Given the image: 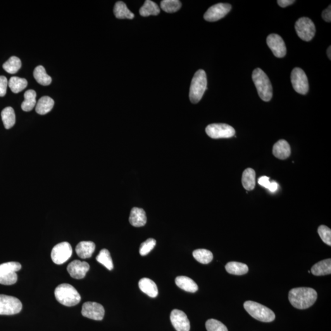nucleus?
Instances as JSON below:
<instances>
[{"mask_svg":"<svg viewBox=\"0 0 331 331\" xmlns=\"http://www.w3.org/2000/svg\"><path fill=\"white\" fill-rule=\"evenodd\" d=\"M317 292L311 288H296L290 290L288 299L297 309H307L312 306L317 299Z\"/></svg>","mask_w":331,"mask_h":331,"instance_id":"obj_1","label":"nucleus"},{"mask_svg":"<svg viewBox=\"0 0 331 331\" xmlns=\"http://www.w3.org/2000/svg\"><path fill=\"white\" fill-rule=\"evenodd\" d=\"M252 79L258 91L259 97L264 101L272 99L273 89L270 78L260 68H256L252 73Z\"/></svg>","mask_w":331,"mask_h":331,"instance_id":"obj_2","label":"nucleus"},{"mask_svg":"<svg viewBox=\"0 0 331 331\" xmlns=\"http://www.w3.org/2000/svg\"><path fill=\"white\" fill-rule=\"evenodd\" d=\"M55 296L57 301L67 307L75 306L79 303L81 300L76 288L68 283L58 285L55 290Z\"/></svg>","mask_w":331,"mask_h":331,"instance_id":"obj_3","label":"nucleus"},{"mask_svg":"<svg viewBox=\"0 0 331 331\" xmlns=\"http://www.w3.org/2000/svg\"><path fill=\"white\" fill-rule=\"evenodd\" d=\"M208 80L206 73L204 70H199L195 74L190 89V101L196 104L201 99L207 89Z\"/></svg>","mask_w":331,"mask_h":331,"instance_id":"obj_4","label":"nucleus"},{"mask_svg":"<svg viewBox=\"0 0 331 331\" xmlns=\"http://www.w3.org/2000/svg\"><path fill=\"white\" fill-rule=\"evenodd\" d=\"M244 307L250 315L261 322L270 323L275 320V315L272 310L258 302L248 301Z\"/></svg>","mask_w":331,"mask_h":331,"instance_id":"obj_5","label":"nucleus"},{"mask_svg":"<svg viewBox=\"0 0 331 331\" xmlns=\"http://www.w3.org/2000/svg\"><path fill=\"white\" fill-rule=\"evenodd\" d=\"M22 266L18 262H8L0 264V284L12 285L18 281L16 273L20 271Z\"/></svg>","mask_w":331,"mask_h":331,"instance_id":"obj_6","label":"nucleus"},{"mask_svg":"<svg viewBox=\"0 0 331 331\" xmlns=\"http://www.w3.org/2000/svg\"><path fill=\"white\" fill-rule=\"evenodd\" d=\"M22 309L20 300L15 297L0 294V315H12L19 313Z\"/></svg>","mask_w":331,"mask_h":331,"instance_id":"obj_7","label":"nucleus"},{"mask_svg":"<svg viewBox=\"0 0 331 331\" xmlns=\"http://www.w3.org/2000/svg\"><path fill=\"white\" fill-rule=\"evenodd\" d=\"M295 29L298 37L305 41H310L315 35V26L309 18H300L295 23Z\"/></svg>","mask_w":331,"mask_h":331,"instance_id":"obj_8","label":"nucleus"},{"mask_svg":"<svg viewBox=\"0 0 331 331\" xmlns=\"http://www.w3.org/2000/svg\"><path fill=\"white\" fill-rule=\"evenodd\" d=\"M206 132L213 139L232 137L235 133L234 128L225 123L211 124L206 127Z\"/></svg>","mask_w":331,"mask_h":331,"instance_id":"obj_9","label":"nucleus"},{"mask_svg":"<svg viewBox=\"0 0 331 331\" xmlns=\"http://www.w3.org/2000/svg\"><path fill=\"white\" fill-rule=\"evenodd\" d=\"M291 80L295 91L301 95H306L309 92L308 78L301 68H295L292 71Z\"/></svg>","mask_w":331,"mask_h":331,"instance_id":"obj_10","label":"nucleus"},{"mask_svg":"<svg viewBox=\"0 0 331 331\" xmlns=\"http://www.w3.org/2000/svg\"><path fill=\"white\" fill-rule=\"evenodd\" d=\"M72 247L68 242L59 243L53 248L51 252V258L54 263L62 264L67 261L72 256Z\"/></svg>","mask_w":331,"mask_h":331,"instance_id":"obj_11","label":"nucleus"},{"mask_svg":"<svg viewBox=\"0 0 331 331\" xmlns=\"http://www.w3.org/2000/svg\"><path fill=\"white\" fill-rule=\"evenodd\" d=\"M232 5L228 3H218L208 9L204 18L208 22H216L227 15L232 10Z\"/></svg>","mask_w":331,"mask_h":331,"instance_id":"obj_12","label":"nucleus"},{"mask_svg":"<svg viewBox=\"0 0 331 331\" xmlns=\"http://www.w3.org/2000/svg\"><path fill=\"white\" fill-rule=\"evenodd\" d=\"M105 311L102 305L97 302H87L82 306V314L85 317L101 321L103 319Z\"/></svg>","mask_w":331,"mask_h":331,"instance_id":"obj_13","label":"nucleus"},{"mask_svg":"<svg viewBox=\"0 0 331 331\" xmlns=\"http://www.w3.org/2000/svg\"><path fill=\"white\" fill-rule=\"evenodd\" d=\"M267 44L270 47L275 57L277 58H283L287 54V48L284 40L280 36L277 34H271L267 38Z\"/></svg>","mask_w":331,"mask_h":331,"instance_id":"obj_14","label":"nucleus"},{"mask_svg":"<svg viewBox=\"0 0 331 331\" xmlns=\"http://www.w3.org/2000/svg\"><path fill=\"white\" fill-rule=\"evenodd\" d=\"M171 323L177 331H190V323L187 315L180 310H173L171 313Z\"/></svg>","mask_w":331,"mask_h":331,"instance_id":"obj_15","label":"nucleus"},{"mask_svg":"<svg viewBox=\"0 0 331 331\" xmlns=\"http://www.w3.org/2000/svg\"><path fill=\"white\" fill-rule=\"evenodd\" d=\"M90 270L89 263L85 261L75 260L69 264L67 271L71 277L75 279H82Z\"/></svg>","mask_w":331,"mask_h":331,"instance_id":"obj_16","label":"nucleus"},{"mask_svg":"<svg viewBox=\"0 0 331 331\" xmlns=\"http://www.w3.org/2000/svg\"><path fill=\"white\" fill-rule=\"evenodd\" d=\"M273 154L276 158L285 159L291 155V147L287 140H279L273 147Z\"/></svg>","mask_w":331,"mask_h":331,"instance_id":"obj_17","label":"nucleus"},{"mask_svg":"<svg viewBox=\"0 0 331 331\" xmlns=\"http://www.w3.org/2000/svg\"><path fill=\"white\" fill-rule=\"evenodd\" d=\"M130 223L135 227H141L147 223L146 214L142 209L133 208L131 211Z\"/></svg>","mask_w":331,"mask_h":331,"instance_id":"obj_18","label":"nucleus"},{"mask_svg":"<svg viewBox=\"0 0 331 331\" xmlns=\"http://www.w3.org/2000/svg\"><path fill=\"white\" fill-rule=\"evenodd\" d=\"M95 247V243L92 241L80 242L76 247V253L80 258H89L94 253Z\"/></svg>","mask_w":331,"mask_h":331,"instance_id":"obj_19","label":"nucleus"},{"mask_svg":"<svg viewBox=\"0 0 331 331\" xmlns=\"http://www.w3.org/2000/svg\"><path fill=\"white\" fill-rule=\"evenodd\" d=\"M139 287L143 292L152 298L158 296V290L156 283L148 278H143L140 279Z\"/></svg>","mask_w":331,"mask_h":331,"instance_id":"obj_20","label":"nucleus"},{"mask_svg":"<svg viewBox=\"0 0 331 331\" xmlns=\"http://www.w3.org/2000/svg\"><path fill=\"white\" fill-rule=\"evenodd\" d=\"M175 284L180 289L189 292H196L198 290V287L194 280L186 276H179L175 278Z\"/></svg>","mask_w":331,"mask_h":331,"instance_id":"obj_21","label":"nucleus"},{"mask_svg":"<svg viewBox=\"0 0 331 331\" xmlns=\"http://www.w3.org/2000/svg\"><path fill=\"white\" fill-rule=\"evenodd\" d=\"M311 272L316 276L330 275L331 273V259H326L314 264Z\"/></svg>","mask_w":331,"mask_h":331,"instance_id":"obj_22","label":"nucleus"},{"mask_svg":"<svg viewBox=\"0 0 331 331\" xmlns=\"http://www.w3.org/2000/svg\"><path fill=\"white\" fill-rule=\"evenodd\" d=\"M256 173L253 169L248 168L243 173L242 183L243 187L248 191L253 190L255 187Z\"/></svg>","mask_w":331,"mask_h":331,"instance_id":"obj_23","label":"nucleus"},{"mask_svg":"<svg viewBox=\"0 0 331 331\" xmlns=\"http://www.w3.org/2000/svg\"><path fill=\"white\" fill-rule=\"evenodd\" d=\"M54 101L51 97L45 96L39 99L36 105V112L40 115H45L53 108Z\"/></svg>","mask_w":331,"mask_h":331,"instance_id":"obj_24","label":"nucleus"},{"mask_svg":"<svg viewBox=\"0 0 331 331\" xmlns=\"http://www.w3.org/2000/svg\"><path fill=\"white\" fill-rule=\"evenodd\" d=\"M226 271L231 274L242 275L249 272V267L239 262H230L225 266Z\"/></svg>","mask_w":331,"mask_h":331,"instance_id":"obj_25","label":"nucleus"},{"mask_svg":"<svg viewBox=\"0 0 331 331\" xmlns=\"http://www.w3.org/2000/svg\"><path fill=\"white\" fill-rule=\"evenodd\" d=\"M114 15L117 19H133L135 18L134 14L131 12L123 1H117L114 6Z\"/></svg>","mask_w":331,"mask_h":331,"instance_id":"obj_26","label":"nucleus"},{"mask_svg":"<svg viewBox=\"0 0 331 331\" xmlns=\"http://www.w3.org/2000/svg\"><path fill=\"white\" fill-rule=\"evenodd\" d=\"M160 13V9L158 5L151 0H146L140 8L139 14L142 17L157 16Z\"/></svg>","mask_w":331,"mask_h":331,"instance_id":"obj_27","label":"nucleus"},{"mask_svg":"<svg viewBox=\"0 0 331 331\" xmlns=\"http://www.w3.org/2000/svg\"><path fill=\"white\" fill-rule=\"evenodd\" d=\"M1 118L6 129H10L16 123V114L14 109L7 107L1 112Z\"/></svg>","mask_w":331,"mask_h":331,"instance_id":"obj_28","label":"nucleus"},{"mask_svg":"<svg viewBox=\"0 0 331 331\" xmlns=\"http://www.w3.org/2000/svg\"><path fill=\"white\" fill-rule=\"evenodd\" d=\"M25 99L22 102V110L25 112H29L32 111L34 107L37 105V93L33 90H28L24 94Z\"/></svg>","mask_w":331,"mask_h":331,"instance_id":"obj_29","label":"nucleus"},{"mask_svg":"<svg viewBox=\"0 0 331 331\" xmlns=\"http://www.w3.org/2000/svg\"><path fill=\"white\" fill-rule=\"evenodd\" d=\"M33 75H34L35 79L40 85L46 86V85L51 84L52 82L51 76L47 75L46 70L41 65L38 66L35 69Z\"/></svg>","mask_w":331,"mask_h":331,"instance_id":"obj_30","label":"nucleus"},{"mask_svg":"<svg viewBox=\"0 0 331 331\" xmlns=\"http://www.w3.org/2000/svg\"><path fill=\"white\" fill-rule=\"evenodd\" d=\"M193 255L199 263L207 264L210 263L213 259V254L206 249H197L193 252Z\"/></svg>","mask_w":331,"mask_h":331,"instance_id":"obj_31","label":"nucleus"},{"mask_svg":"<svg viewBox=\"0 0 331 331\" xmlns=\"http://www.w3.org/2000/svg\"><path fill=\"white\" fill-rule=\"evenodd\" d=\"M28 82L25 78L12 77L8 81V86L14 94H18L27 87Z\"/></svg>","mask_w":331,"mask_h":331,"instance_id":"obj_32","label":"nucleus"},{"mask_svg":"<svg viewBox=\"0 0 331 331\" xmlns=\"http://www.w3.org/2000/svg\"><path fill=\"white\" fill-rule=\"evenodd\" d=\"M22 62L18 57L13 56L3 64V68L7 73L15 74L20 70Z\"/></svg>","mask_w":331,"mask_h":331,"instance_id":"obj_33","label":"nucleus"},{"mask_svg":"<svg viewBox=\"0 0 331 331\" xmlns=\"http://www.w3.org/2000/svg\"><path fill=\"white\" fill-rule=\"evenodd\" d=\"M97 261L100 264L105 266L108 270H113L114 264L111 254L107 249H102L100 251L98 255L97 256Z\"/></svg>","mask_w":331,"mask_h":331,"instance_id":"obj_34","label":"nucleus"},{"mask_svg":"<svg viewBox=\"0 0 331 331\" xmlns=\"http://www.w3.org/2000/svg\"><path fill=\"white\" fill-rule=\"evenodd\" d=\"M182 6L178 0H163L161 2V8L168 13H174L178 11Z\"/></svg>","mask_w":331,"mask_h":331,"instance_id":"obj_35","label":"nucleus"},{"mask_svg":"<svg viewBox=\"0 0 331 331\" xmlns=\"http://www.w3.org/2000/svg\"><path fill=\"white\" fill-rule=\"evenodd\" d=\"M206 328L208 331H228L224 324L215 319H209L207 321Z\"/></svg>","mask_w":331,"mask_h":331,"instance_id":"obj_36","label":"nucleus"},{"mask_svg":"<svg viewBox=\"0 0 331 331\" xmlns=\"http://www.w3.org/2000/svg\"><path fill=\"white\" fill-rule=\"evenodd\" d=\"M156 241L152 238H150L146 240V241L142 243L140 245L139 253L141 256H146L154 248L156 247Z\"/></svg>","mask_w":331,"mask_h":331,"instance_id":"obj_37","label":"nucleus"},{"mask_svg":"<svg viewBox=\"0 0 331 331\" xmlns=\"http://www.w3.org/2000/svg\"><path fill=\"white\" fill-rule=\"evenodd\" d=\"M318 233L321 240L326 244L331 245V230L330 228L325 225H321L318 228Z\"/></svg>","mask_w":331,"mask_h":331,"instance_id":"obj_38","label":"nucleus"},{"mask_svg":"<svg viewBox=\"0 0 331 331\" xmlns=\"http://www.w3.org/2000/svg\"><path fill=\"white\" fill-rule=\"evenodd\" d=\"M8 81L5 76H0V97L5 96Z\"/></svg>","mask_w":331,"mask_h":331,"instance_id":"obj_39","label":"nucleus"},{"mask_svg":"<svg viewBox=\"0 0 331 331\" xmlns=\"http://www.w3.org/2000/svg\"><path fill=\"white\" fill-rule=\"evenodd\" d=\"M258 183L262 186V187L266 188V189L268 190L270 189L271 184L270 178L266 177V176H263V177L259 178L258 179Z\"/></svg>","mask_w":331,"mask_h":331,"instance_id":"obj_40","label":"nucleus"},{"mask_svg":"<svg viewBox=\"0 0 331 331\" xmlns=\"http://www.w3.org/2000/svg\"><path fill=\"white\" fill-rule=\"evenodd\" d=\"M322 18L326 22H331V6H329L327 9L324 10L322 13Z\"/></svg>","mask_w":331,"mask_h":331,"instance_id":"obj_41","label":"nucleus"},{"mask_svg":"<svg viewBox=\"0 0 331 331\" xmlns=\"http://www.w3.org/2000/svg\"><path fill=\"white\" fill-rule=\"evenodd\" d=\"M294 2V0H278L277 1L278 5L282 8H286V7L292 5Z\"/></svg>","mask_w":331,"mask_h":331,"instance_id":"obj_42","label":"nucleus"},{"mask_svg":"<svg viewBox=\"0 0 331 331\" xmlns=\"http://www.w3.org/2000/svg\"><path fill=\"white\" fill-rule=\"evenodd\" d=\"M278 187V185L277 182H271V184L270 189H269V190H270V192L273 193L275 192L276 191H277Z\"/></svg>","mask_w":331,"mask_h":331,"instance_id":"obj_43","label":"nucleus"},{"mask_svg":"<svg viewBox=\"0 0 331 331\" xmlns=\"http://www.w3.org/2000/svg\"><path fill=\"white\" fill-rule=\"evenodd\" d=\"M331 46L328 47V49L327 50V54H328V58H330V59H331Z\"/></svg>","mask_w":331,"mask_h":331,"instance_id":"obj_44","label":"nucleus"}]
</instances>
